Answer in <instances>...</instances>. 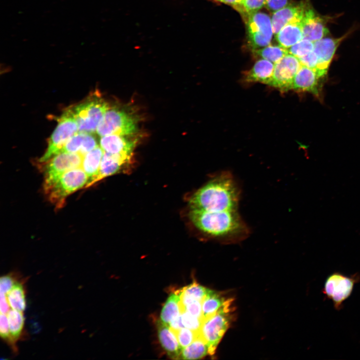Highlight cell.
Masks as SVG:
<instances>
[{
    "label": "cell",
    "instance_id": "74e56055",
    "mask_svg": "<svg viewBox=\"0 0 360 360\" xmlns=\"http://www.w3.org/2000/svg\"><path fill=\"white\" fill-rule=\"evenodd\" d=\"M290 0H266L264 6L270 12H274L290 4Z\"/></svg>",
    "mask_w": 360,
    "mask_h": 360
},
{
    "label": "cell",
    "instance_id": "8fae6325",
    "mask_svg": "<svg viewBox=\"0 0 360 360\" xmlns=\"http://www.w3.org/2000/svg\"><path fill=\"white\" fill-rule=\"evenodd\" d=\"M302 65L298 58L288 54L274 64V74L268 85L283 92L290 90L292 80Z\"/></svg>",
    "mask_w": 360,
    "mask_h": 360
},
{
    "label": "cell",
    "instance_id": "2e32d148",
    "mask_svg": "<svg viewBox=\"0 0 360 360\" xmlns=\"http://www.w3.org/2000/svg\"><path fill=\"white\" fill-rule=\"evenodd\" d=\"M321 76L316 70L302 65L295 75L290 86V90L296 92H310L320 96Z\"/></svg>",
    "mask_w": 360,
    "mask_h": 360
},
{
    "label": "cell",
    "instance_id": "836d02e7",
    "mask_svg": "<svg viewBox=\"0 0 360 360\" xmlns=\"http://www.w3.org/2000/svg\"><path fill=\"white\" fill-rule=\"evenodd\" d=\"M98 146L96 138L92 134L84 132L83 144L80 154L84 156Z\"/></svg>",
    "mask_w": 360,
    "mask_h": 360
},
{
    "label": "cell",
    "instance_id": "ffe728a7",
    "mask_svg": "<svg viewBox=\"0 0 360 360\" xmlns=\"http://www.w3.org/2000/svg\"><path fill=\"white\" fill-rule=\"evenodd\" d=\"M104 153L103 150L98 146L83 156L81 168L88 177V181L85 188L91 186L98 175Z\"/></svg>",
    "mask_w": 360,
    "mask_h": 360
},
{
    "label": "cell",
    "instance_id": "4316f807",
    "mask_svg": "<svg viewBox=\"0 0 360 360\" xmlns=\"http://www.w3.org/2000/svg\"><path fill=\"white\" fill-rule=\"evenodd\" d=\"M6 296L12 309L21 312L25 310L26 301L22 284L17 282Z\"/></svg>",
    "mask_w": 360,
    "mask_h": 360
},
{
    "label": "cell",
    "instance_id": "277c9868",
    "mask_svg": "<svg viewBox=\"0 0 360 360\" xmlns=\"http://www.w3.org/2000/svg\"><path fill=\"white\" fill-rule=\"evenodd\" d=\"M233 299H226L214 314L202 321L200 333L206 342L208 354L213 356L232 320Z\"/></svg>",
    "mask_w": 360,
    "mask_h": 360
},
{
    "label": "cell",
    "instance_id": "44dd1931",
    "mask_svg": "<svg viewBox=\"0 0 360 360\" xmlns=\"http://www.w3.org/2000/svg\"><path fill=\"white\" fill-rule=\"evenodd\" d=\"M275 36L279 44L288 49L303 39L301 22H292L286 25Z\"/></svg>",
    "mask_w": 360,
    "mask_h": 360
},
{
    "label": "cell",
    "instance_id": "7a4b0ae2",
    "mask_svg": "<svg viewBox=\"0 0 360 360\" xmlns=\"http://www.w3.org/2000/svg\"><path fill=\"white\" fill-rule=\"evenodd\" d=\"M240 190L230 172L217 174L190 198V210L207 211L238 210Z\"/></svg>",
    "mask_w": 360,
    "mask_h": 360
},
{
    "label": "cell",
    "instance_id": "f1b7e54d",
    "mask_svg": "<svg viewBox=\"0 0 360 360\" xmlns=\"http://www.w3.org/2000/svg\"><path fill=\"white\" fill-rule=\"evenodd\" d=\"M314 48V43L313 42L303 38L288 50V54L300 58L313 51Z\"/></svg>",
    "mask_w": 360,
    "mask_h": 360
},
{
    "label": "cell",
    "instance_id": "9c48e42d",
    "mask_svg": "<svg viewBox=\"0 0 360 360\" xmlns=\"http://www.w3.org/2000/svg\"><path fill=\"white\" fill-rule=\"evenodd\" d=\"M248 16V37L250 46L256 50L270 45L274 34L270 16L258 12Z\"/></svg>",
    "mask_w": 360,
    "mask_h": 360
},
{
    "label": "cell",
    "instance_id": "603a6c76",
    "mask_svg": "<svg viewBox=\"0 0 360 360\" xmlns=\"http://www.w3.org/2000/svg\"><path fill=\"white\" fill-rule=\"evenodd\" d=\"M208 354V346L199 332L194 341L182 350L180 358L198 360Z\"/></svg>",
    "mask_w": 360,
    "mask_h": 360
},
{
    "label": "cell",
    "instance_id": "b9f144b4",
    "mask_svg": "<svg viewBox=\"0 0 360 360\" xmlns=\"http://www.w3.org/2000/svg\"><path fill=\"white\" fill-rule=\"evenodd\" d=\"M217 0V1L220 2H223L222 0Z\"/></svg>",
    "mask_w": 360,
    "mask_h": 360
},
{
    "label": "cell",
    "instance_id": "1f68e13d",
    "mask_svg": "<svg viewBox=\"0 0 360 360\" xmlns=\"http://www.w3.org/2000/svg\"><path fill=\"white\" fill-rule=\"evenodd\" d=\"M198 333L185 327L177 331L176 334L182 350L190 344Z\"/></svg>",
    "mask_w": 360,
    "mask_h": 360
},
{
    "label": "cell",
    "instance_id": "52a82bcc",
    "mask_svg": "<svg viewBox=\"0 0 360 360\" xmlns=\"http://www.w3.org/2000/svg\"><path fill=\"white\" fill-rule=\"evenodd\" d=\"M88 181V177L82 168H76L64 173L45 192L52 203L60 206L68 196L86 186Z\"/></svg>",
    "mask_w": 360,
    "mask_h": 360
},
{
    "label": "cell",
    "instance_id": "e0dca14e",
    "mask_svg": "<svg viewBox=\"0 0 360 360\" xmlns=\"http://www.w3.org/2000/svg\"><path fill=\"white\" fill-rule=\"evenodd\" d=\"M132 155L111 154L104 152L102 157L98 175L92 186L96 182L120 172L132 163Z\"/></svg>",
    "mask_w": 360,
    "mask_h": 360
},
{
    "label": "cell",
    "instance_id": "9a60e30c",
    "mask_svg": "<svg viewBox=\"0 0 360 360\" xmlns=\"http://www.w3.org/2000/svg\"><path fill=\"white\" fill-rule=\"evenodd\" d=\"M136 135L109 134L101 136L100 146L104 152L132 155L137 144Z\"/></svg>",
    "mask_w": 360,
    "mask_h": 360
},
{
    "label": "cell",
    "instance_id": "6da1fadb",
    "mask_svg": "<svg viewBox=\"0 0 360 360\" xmlns=\"http://www.w3.org/2000/svg\"><path fill=\"white\" fill-rule=\"evenodd\" d=\"M189 216L200 232L220 244L240 242L246 238L250 234L248 226L238 210H190Z\"/></svg>",
    "mask_w": 360,
    "mask_h": 360
},
{
    "label": "cell",
    "instance_id": "ab89813d",
    "mask_svg": "<svg viewBox=\"0 0 360 360\" xmlns=\"http://www.w3.org/2000/svg\"><path fill=\"white\" fill-rule=\"evenodd\" d=\"M0 313L7 314L10 310V306L8 302L6 294L0 293Z\"/></svg>",
    "mask_w": 360,
    "mask_h": 360
},
{
    "label": "cell",
    "instance_id": "d590c367",
    "mask_svg": "<svg viewBox=\"0 0 360 360\" xmlns=\"http://www.w3.org/2000/svg\"><path fill=\"white\" fill-rule=\"evenodd\" d=\"M15 278L10 274L2 276L0 279V292L6 294L16 283Z\"/></svg>",
    "mask_w": 360,
    "mask_h": 360
},
{
    "label": "cell",
    "instance_id": "ba28073f",
    "mask_svg": "<svg viewBox=\"0 0 360 360\" xmlns=\"http://www.w3.org/2000/svg\"><path fill=\"white\" fill-rule=\"evenodd\" d=\"M78 132L76 121L72 108H69L58 119V125L49 139L47 150L39 162H46L59 154L66 142Z\"/></svg>",
    "mask_w": 360,
    "mask_h": 360
},
{
    "label": "cell",
    "instance_id": "f546056e",
    "mask_svg": "<svg viewBox=\"0 0 360 360\" xmlns=\"http://www.w3.org/2000/svg\"><path fill=\"white\" fill-rule=\"evenodd\" d=\"M84 136V132H78L74 134L64 144L60 153H80L83 144Z\"/></svg>",
    "mask_w": 360,
    "mask_h": 360
},
{
    "label": "cell",
    "instance_id": "8d00e7d4",
    "mask_svg": "<svg viewBox=\"0 0 360 360\" xmlns=\"http://www.w3.org/2000/svg\"><path fill=\"white\" fill-rule=\"evenodd\" d=\"M298 58L302 65L314 70H316L318 60V56L314 50L306 56Z\"/></svg>",
    "mask_w": 360,
    "mask_h": 360
},
{
    "label": "cell",
    "instance_id": "484cf974",
    "mask_svg": "<svg viewBox=\"0 0 360 360\" xmlns=\"http://www.w3.org/2000/svg\"><path fill=\"white\" fill-rule=\"evenodd\" d=\"M252 52L262 58L276 64L288 54V50L281 46L268 45L264 48L253 50Z\"/></svg>",
    "mask_w": 360,
    "mask_h": 360
},
{
    "label": "cell",
    "instance_id": "30bf717a",
    "mask_svg": "<svg viewBox=\"0 0 360 360\" xmlns=\"http://www.w3.org/2000/svg\"><path fill=\"white\" fill-rule=\"evenodd\" d=\"M82 156L80 153L61 152L48 160L44 168V191L67 171L81 167Z\"/></svg>",
    "mask_w": 360,
    "mask_h": 360
},
{
    "label": "cell",
    "instance_id": "83f0119b",
    "mask_svg": "<svg viewBox=\"0 0 360 360\" xmlns=\"http://www.w3.org/2000/svg\"><path fill=\"white\" fill-rule=\"evenodd\" d=\"M209 289L194 282L176 292L180 296L188 298L193 300L202 302L206 295Z\"/></svg>",
    "mask_w": 360,
    "mask_h": 360
},
{
    "label": "cell",
    "instance_id": "8992f818",
    "mask_svg": "<svg viewBox=\"0 0 360 360\" xmlns=\"http://www.w3.org/2000/svg\"><path fill=\"white\" fill-rule=\"evenodd\" d=\"M360 281L358 272L348 276L335 272L326 278L322 292L332 300L334 308L339 310L343 307V302L351 296L355 284Z\"/></svg>",
    "mask_w": 360,
    "mask_h": 360
},
{
    "label": "cell",
    "instance_id": "4dcf8cb0",
    "mask_svg": "<svg viewBox=\"0 0 360 360\" xmlns=\"http://www.w3.org/2000/svg\"><path fill=\"white\" fill-rule=\"evenodd\" d=\"M182 322L184 327L189 328L196 333L200 332L202 320L192 316L186 311L181 312Z\"/></svg>",
    "mask_w": 360,
    "mask_h": 360
},
{
    "label": "cell",
    "instance_id": "5bb4252c",
    "mask_svg": "<svg viewBox=\"0 0 360 360\" xmlns=\"http://www.w3.org/2000/svg\"><path fill=\"white\" fill-rule=\"evenodd\" d=\"M303 38L314 42L329 34L325 20L317 15L310 5L306 9L301 21Z\"/></svg>",
    "mask_w": 360,
    "mask_h": 360
},
{
    "label": "cell",
    "instance_id": "60d3db41",
    "mask_svg": "<svg viewBox=\"0 0 360 360\" xmlns=\"http://www.w3.org/2000/svg\"><path fill=\"white\" fill-rule=\"evenodd\" d=\"M244 0H222L223 2L232 6L236 10L244 12L243 2Z\"/></svg>",
    "mask_w": 360,
    "mask_h": 360
},
{
    "label": "cell",
    "instance_id": "4fadbf2b",
    "mask_svg": "<svg viewBox=\"0 0 360 360\" xmlns=\"http://www.w3.org/2000/svg\"><path fill=\"white\" fill-rule=\"evenodd\" d=\"M310 5L307 0H304L296 4H290L273 13L271 20L274 34H277L284 26L290 23L301 22Z\"/></svg>",
    "mask_w": 360,
    "mask_h": 360
},
{
    "label": "cell",
    "instance_id": "d6a6232c",
    "mask_svg": "<svg viewBox=\"0 0 360 360\" xmlns=\"http://www.w3.org/2000/svg\"><path fill=\"white\" fill-rule=\"evenodd\" d=\"M184 311H186L192 316L202 320V302L199 300H193L188 302L181 308V312Z\"/></svg>",
    "mask_w": 360,
    "mask_h": 360
},
{
    "label": "cell",
    "instance_id": "d4e9b609",
    "mask_svg": "<svg viewBox=\"0 0 360 360\" xmlns=\"http://www.w3.org/2000/svg\"><path fill=\"white\" fill-rule=\"evenodd\" d=\"M180 314V296L177 292H176L170 295L162 308L160 314V320L168 326L172 319L179 316Z\"/></svg>",
    "mask_w": 360,
    "mask_h": 360
},
{
    "label": "cell",
    "instance_id": "ac0fdd59",
    "mask_svg": "<svg viewBox=\"0 0 360 360\" xmlns=\"http://www.w3.org/2000/svg\"><path fill=\"white\" fill-rule=\"evenodd\" d=\"M157 330L160 344L168 356L172 359H180L182 348L176 333L160 320L158 321Z\"/></svg>",
    "mask_w": 360,
    "mask_h": 360
},
{
    "label": "cell",
    "instance_id": "5b68a950",
    "mask_svg": "<svg viewBox=\"0 0 360 360\" xmlns=\"http://www.w3.org/2000/svg\"><path fill=\"white\" fill-rule=\"evenodd\" d=\"M110 108L100 96L92 95L82 103L72 108L78 132L93 134L106 112Z\"/></svg>",
    "mask_w": 360,
    "mask_h": 360
},
{
    "label": "cell",
    "instance_id": "7c38bea8",
    "mask_svg": "<svg viewBox=\"0 0 360 360\" xmlns=\"http://www.w3.org/2000/svg\"><path fill=\"white\" fill-rule=\"evenodd\" d=\"M349 31L344 35L338 38L324 37L314 42V52L318 58V64L316 70L320 76L324 77L329 66L340 43L350 34Z\"/></svg>",
    "mask_w": 360,
    "mask_h": 360
},
{
    "label": "cell",
    "instance_id": "e575fe53",
    "mask_svg": "<svg viewBox=\"0 0 360 360\" xmlns=\"http://www.w3.org/2000/svg\"><path fill=\"white\" fill-rule=\"evenodd\" d=\"M266 0H244L242 6L244 12L248 15L257 12L264 6Z\"/></svg>",
    "mask_w": 360,
    "mask_h": 360
},
{
    "label": "cell",
    "instance_id": "f35d334b",
    "mask_svg": "<svg viewBox=\"0 0 360 360\" xmlns=\"http://www.w3.org/2000/svg\"><path fill=\"white\" fill-rule=\"evenodd\" d=\"M0 334L2 338L8 343L10 339V328L6 314L0 313Z\"/></svg>",
    "mask_w": 360,
    "mask_h": 360
},
{
    "label": "cell",
    "instance_id": "7402d4cb",
    "mask_svg": "<svg viewBox=\"0 0 360 360\" xmlns=\"http://www.w3.org/2000/svg\"><path fill=\"white\" fill-rule=\"evenodd\" d=\"M226 300L220 292L209 289L202 302V321L216 313Z\"/></svg>",
    "mask_w": 360,
    "mask_h": 360
},
{
    "label": "cell",
    "instance_id": "cb8c5ba5",
    "mask_svg": "<svg viewBox=\"0 0 360 360\" xmlns=\"http://www.w3.org/2000/svg\"><path fill=\"white\" fill-rule=\"evenodd\" d=\"M8 318L10 339L9 344L16 349V342L19 340L22 332L24 326L23 312L10 310L6 314Z\"/></svg>",
    "mask_w": 360,
    "mask_h": 360
},
{
    "label": "cell",
    "instance_id": "3957f363",
    "mask_svg": "<svg viewBox=\"0 0 360 360\" xmlns=\"http://www.w3.org/2000/svg\"><path fill=\"white\" fill-rule=\"evenodd\" d=\"M138 116L130 108L110 107L100 122L96 132L99 136L109 134L136 135Z\"/></svg>",
    "mask_w": 360,
    "mask_h": 360
},
{
    "label": "cell",
    "instance_id": "d6986e66",
    "mask_svg": "<svg viewBox=\"0 0 360 360\" xmlns=\"http://www.w3.org/2000/svg\"><path fill=\"white\" fill-rule=\"evenodd\" d=\"M274 64L262 58L257 60L251 69L245 73L244 80L248 82H259L268 84L272 78Z\"/></svg>",
    "mask_w": 360,
    "mask_h": 360
}]
</instances>
